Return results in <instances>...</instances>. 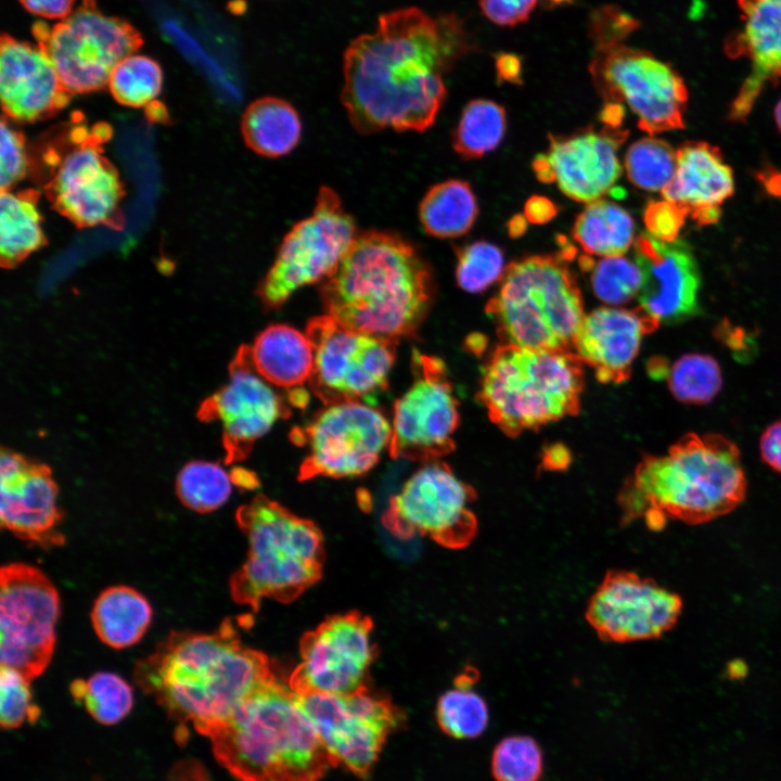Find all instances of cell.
<instances>
[{
  "label": "cell",
  "instance_id": "cell-3",
  "mask_svg": "<svg viewBox=\"0 0 781 781\" xmlns=\"http://www.w3.org/2000/svg\"><path fill=\"white\" fill-rule=\"evenodd\" d=\"M433 294L431 269L417 248L377 230L356 236L320 291L327 315L355 331L396 341L415 333Z\"/></svg>",
  "mask_w": 781,
  "mask_h": 781
},
{
  "label": "cell",
  "instance_id": "cell-8",
  "mask_svg": "<svg viewBox=\"0 0 781 781\" xmlns=\"http://www.w3.org/2000/svg\"><path fill=\"white\" fill-rule=\"evenodd\" d=\"M563 252V251H562ZM569 255H534L510 264L486 312L503 344L569 350L586 316Z\"/></svg>",
  "mask_w": 781,
  "mask_h": 781
},
{
  "label": "cell",
  "instance_id": "cell-16",
  "mask_svg": "<svg viewBox=\"0 0 781 781\" xmlns=\"http://www.w3.org/2000/svg\"><path fill=\"white\" fill-rule=\"evenodd\" d=\"M329 757L356 774L370 771L387 735L401 721L389 700L366 688L348 694H298Z\"/></svg>",
  "mask_w": 781,
  "mask_h": 781
},
{
  "label": "cell",
  "instance_id": "cell-27",
  "mask_svg": "<svg viewBox=\"0 0 781 781\" xmlns=\"http://www.w3.org/2000/svg\"><path fill=\"white\" fill-rule=\"evenodd\" d=\"M658 327L639 306L600 307L585 316L574 353L594 370L600 382L620 383L629 377L643 337Z\"/></svg>",
  "mask_w": 781,
  "mask_h": 781
},
{
  "label": "cell",
  "instance_id": "cell-12",
  "mask_svg": "<svg viewBox=\"0 0 781 781\" xmlns=\"http://www.w3.org/2000/svg\"><path fill=\"white\" fill-rule=\"evenodd\" d=\"M315 354L309 386L325 405L362 401L373 406L387 386L398 341L355 331L329 315L306 327Z\"/></svg>",
  "mask_w": 781,
  "mask_h": 781
},
{
  "label": "cell",
  "instance_id": "cell-41",
  "mask_svg": "<svg viewBox=\"0 0 781 781\" xmlns=\"http://www.w3.org/2000/svg\"><path fill=\"white\" fill-rule=\"evenodd\" d=\"M580 268L589 272L593 294L607 305H622L639 294L643 276L637 264L623 256L594 261L588 255L579 258Z\"/></svg>",
  "mask_w": 781,
  "mask_h": 781
},
{
  "label": "cell",
  "instance_id": "cell-31",
  "mask_svg": "<svg viewBox=\"0 0 781 781\" xmlns=\"http://www.w3.org/2000/svg\"><path fill=\"white\" fill-rule=\"evenodd\" d=\"M241 131L246 145L265 157L289 154L298 144L302 121L297 111L287 101L264 97L245 110Z\"/></svg>",
  "mask_w": 781,
  "mask_h": 781
},
{
  "label": "cell",
  "instance_id": "cell-47",
  "mask_svg": "<svg viewBox=\"0 0 781 781\" xmlns=\"http://www.w3.org/2000/svg\"><path fill=\"white\" fill-rule=\"evenodd\" d=\"M0 146L1 190H10L27 174L29 159L25 139L5 119L1 121Z\"/></svg>",
  "mask_w": 781,
  "mask_h": 781
},
{
  "label": "cell",
  "instance_id": "cell-37",
  "mask_svg": "<svg viewBox=\"0 0 781 781\" xmlns=\"http://www.w3.org/2000/svg\"><path fill=\"white\" fill-rule=\"evenodd\" d=\"M234 485L231 472L219 463L196 460L187 463L176 478L181 503L197 513H209L223 505Z\"/></svg>",
  "mask_w": 781,
  "mask_h": 781
},
{
  "label": "cell",
  "instance_id": "cell-20",
  "mask_svg": "<svg viewBox=\"0 0 781 781\" xmlns=\"http://www.w3.org/2000/svg\"><path fill=\"white\" fill-rule=\"evenodd\" d=\"M291 402L253 368L247 346L236 353L228 382L206 399L200 417L218 421L227 462L247 457L253 445L280 419L291 414Z\"/></svg>",
  "mask_w": 781,
  "mask_h": 781
},
{
  "label": "cell",
  "instance_id": "cell-11",
  "mask_svg": "<svg viewBox=\"0 0 781 781\" xmlns=\"http://www.w3.org/2000/svg\"><path fill=\"white\" fill-rule=\"evenodd\" d=\"M589 73L605 103L625 104L650 136L684 128V81L651 52L624 44L594 49Z\"/></svg>",
  "mask_w": 781,
  "mask_h": 781
},
{
  "label": "cell",
  "instance_id": "cell-48",
  "mask_svg": "<svg viewBox=\"0 0 781 781\" xmlns=\"http://www.w3.org/2000/svg\"><path fill=\"white\" fill-rule=\"evenodd\" d=\"M688 212L666 200L650 202L643 213V221L648 233L664 241L677 240L683 227Z\"/></svg>",
  "mask_w": 781,
  "mask_h": 781
},
{
  "label": "cell",
  "instance_id": "cell-33",
  "mask_svg": "<svg viewBox=\"0 0 781 781\" xmlns=\"http://www.w3.org/2000/svg\"><path fill=\"white\" fill-rule=\"evenodd\" d=\"M478 214L476 197L470 184L451 179L427 190L419 205L424 231L435 238L452 239L466 233Z\"/></svg>",
  "mask_w": 781,
  "mask_h": 781
},
{
  "label": "cell",
  "instance_id": "cell-4",
  "mask_svg": "<svg viewBox=\"0 0 781 781\" xmlns=\"http://www.w3.org/2000/svg\"><path fill=\"white\" fill-rule=\"evenodd\" d=\"M738 446L720 434L688 433L664 454L644 457L618 495L620 522L700 524L735 509L746 494Z\"/></svg>",
  "mask_w": 781,
  "mask_h": 781
},
{
  "label": "cell",
  "instance_id": "cell-54",
  "mask_svg": "<svg viewBox=\"0 0 781 781\" xmlns=\"http://www.w3.org/2000/svg\"><path fill=\"white\" fill-rule=\"evenodd\" d=\"M558 213L555 204L547 197L534 195L524 206L525 218L535 225L550 221Z\"/></svg>",
  "mask_w": 781,
  "mask_h": 781
},
{
  "label": "cell",
  "instance_id": "cell-50",
  "mask_svg": "<svg viewBox=\"0 0 781 781\" xmlns=\"http://www.w3.org/2000/svg\"><path fill=\"white\" fill-rule=\"evenodd\" d=\"M759 453L768 466L781 473V419L772 422L763 432Z\"/></svg>",
  "mask_w": 781,
  "mask_h": 781
},
{
  "label": "cell",
  "instance_id": "cell-5",
  "mask_svg": "<svg viewBox=\"0 0 781 781\" xmlns=\"http://www.w3.org/2000/svg\"><path fill=\"white\" fill-rule=\"evenodd\" d=\"M208 738L216 759L240 781H318L332 765L297 693L276 678Z\"/></svg>",
  "mask_w": 781,
  "mask_h": 781
},
{
  "label": "cell",
  "instance_id": "cell-23",
  "mask_svg": "<svg viewBox=\"0 0 781 781\" xmlns=\"http://www.w3.org/2000/svg\"><path fill=\"white\" fill-rule=\"evenodd\" d=\"M0 520L3 528L30 543L42 548L64 543L57 486L49 468L17 453L2 451Z\"/></svg>",
  "mask_w": 781,
  "mask_h": 781
},
{
  "label": "cell",
  "instance_id": "cell-28",
  "mask_svg": "<svg viewBox=\"0 0 781 781\" xmlns=\"http://www.w3.org/2000/svg\"><path fill=\"white\" fill-rule=\"evenodd\" d=\"M676 171L662 193L688 212L699 226L716 223L720 206L734 191L731 167L720 150L704 141H688L677 150Z\"/></svg>",
  "mask_w": 781,
  "mask_h": 781
},
{
  "label": "cell",
  "instance_id": "cell-39",
  "mask_svg": "<svg viewBox=\"0 0 781 781\" xmlns=\"http://www.w3.org/2000/svg\"><path fill=\"white\" fill-rule=\"evenodd\" d=\"M163 72L152 57L131 53L113 68L107 86L113 98L120 104L144 107L159 95Z\"/></svg>",
  "mask_w": 781,
  "mask_h": 781
},
{
  "label": "cell",
  "instance_id": "cell-7",
  "mask_svg": "<svg viewBox=\"0 0 781 781\" xmlns=\"http://www.w3.org/2000/svg\"><path fill=\"white\" fill-rule=\"evenodd\" d=\"M582 385L575 353L502 344L485 366L478 397L490 420L514 436L576 414Z\"/></svg>",
  "mask_w": 781,
  "mask_h": 781
},
{
  "label": "cell",
  "instance_id": "cell-26",
  "mask_svg": "<svg viewBox=\"0 0 781 781\" xmlns=\"http://www.w3.org/2000/svg\"><path fill=\"white\" fill-rule=\"evenodd\" d=\"M738 7L742 26L728 36L725 52L752 65L729 110L731 120L743 121L763 89L781 78V0H738Z\"/></svg>",
  "mask_w": 781,
  "mask_h": 781
},
{
  "label": "cell",
  "instance_id": "cell-15",
  "mask_svg": "<svg viewBox=\"0 0 781 781\" xmlns=\"http://www.w3.org/2000/svg\"><path fill=\"white\" fill-rule=\"evenodd\" d=\"M60 598L51 580L25 563L0 571V660L28 680L48 667L55 645Z\"/></svg>",
  "mask_w": 781,
  "mask_h": 781
},
{
  "label": "cell",
  "instance_id": "cell-22",
  "mask_svg": "<svg viewBox=\"0 0 781 781\" xmlns=\"http://www.w3.org/2000/svg\"><path fill=\"white\" fill-rule=\"evenodd\" d=\"M47 192L54 208L78 227L113 223L123 199L118 172L99 141L87 137L57 158Z\"/></svg>",
  "mask_w": 781,
  "mask_h": 781
},
{
  "label": "cell",
  "instance_id": "cell-36",
  "mask_svg": "<svg viewBox=\"0 0 781 781\" xmlns=\"http://www.w3.org/2000/svg\"><path fill=\"white\" fill-rule=\"evenodd\" d=\"M69 691L74 700L102 725L119 722L133 705L131 686L114 673L99 671L88 679H76L71 683Z\"/></svg>",
  "mask_w": 781,
  "mask_h": 781
},
{
  "label": "cell",
  "instance_id": "cell-56",
  "mask_svg": "<svg viewBox=\"0 0 781 781\" xmlns=\"http://www.w3.org/2000/svg\"><path fill=\"white\" fill-rule=\"evenodd\" d=\"M234 485L243 488H251L254 486L255 477L252 476L251 472L243 469H235L231 472Z\"/></svg>",
  "mask_w": 781,
  "mask_h": 781
},
{
  "label": "cell",
  "instance_id": "cell-14",
  "mask_svg": "<svg viewBox=\"0 0 781 781\" xmlns=\"http://www.w3.org/2000/svg\"><path fill=\"white\" fill-rule=\"evenodd\" d=\"M307 454L298 478L355 477L370 471L389 447L392 424L372 405L341 401L327 405L303 428L291 433Z\"/></svg>",
  "mask_w": 781,
  "mask_h": 781
},
{
  "label": "cell",
  "instance_id": "cell-40",
  "mask_svg": "<svg viewBox=\"0 0 781 781\" xmlns=\"http://www.w3.org/2000/svg\"><path fill=\"white\" fill-rule=\"evenodd\" d=\"M436 720L440 729L454 739H474L487 728L489 709L486 701L473 687L453 683L436 704Z\"/></svg>",
  "mask_w": 781,
  "mask_h": 781
},
{
  "label": "cell",
  "instance_id": "cell-58",
  "mask_svg": "<svg viewBox=\"0 0 781 781\" xmlns=\"http://www.w3.org/2000/svg\"><path fill=\"white\" fill-rule=\"evenodd\" d=\"M576 0H542L543 5L548 9L560 7V5H568L573 4Z\"/></svg>",
  "mask_w": 781,
  "mask_h": 781
},
{
  "label": "cell",
  "instance_id": "cell-17",
  "mask_svg": "<svg viewBox=\"0 0 781 781\" xmlns=\"http://www.w3.org/2000/svg\"><path fill=\"white\" fill-rule=\"evenodd\" d=\"M413 382L394 405L389 454L430 462L454 448L459 425L458 402L444 362L414 349Z\"/></svg>",
  "mask_w": 781,
  "mask_h": 781
},
{
  "label": "cell",
  "instance_id": "cell-19",
  "mask_svg": "<svg viewBox=\"0 0 781 781\" xmlns=\"http://www.w3.org/2000/svg\"><path fill=\"white\" fill-rule=\"evenodd\" d=\"M681 607V599L654 580L613 569L590 597L585 617L601 640L624 643L661 637Z\"/></svg>",
  "mask_w": 781,
  "mask_h": 781
},
{
  "label": "cell",
  "instance_id": "cell-52",
  "mask_svg": "<svg viewBox=\"0 0 781 781\" xmlns=\"http://www.w3.org/2000/svg\"><path fill=\"white\" fill-rule=\"evenodd\" d=\"M167 781H213L203 764L194 758L176 763L167 774Z\"/></svg>",
  "mask_w": 781,
  "mask_h": 781
},
{
  "label": "cell",
  "instance_id": "cell-49",
  "mask_svg": "<svg viewBox=\"0 0 781 781\" xmlns=\"http://www.w3.org/2000/svg\"><path fill=\"white\" fill-rule=\"evenodd\" d=\"M538 0H479L483 14L492 23L514 27L526 22Z\"/></svg>",
  "mask_w": 781,
  "mask_h": 781
},
{
  "label": "cell",
  "instance_id": "cell-18",
  "mask_svg": "<svg viewBox=\"0 0 781 781\" xmlns=\"http://www.w3.org/2000/svg\"><path fill=\"white\" fill-rule=\"evenodd\" d=\"M375 652L370 618L357 612L329 617L304 636L290 687L298 694L363 689Z\"/></svg>",
  "mask_w": 781,
  "mask_h": 781
},
{
  "label": "cell",
  "instance_id": "cell-6",
  "mask_svg": "<svg viewBox=\"0 0 781 781\" xmlns=\"http://www.w3.org/2000/svg\"><path fill=\"white\" fill-rule=\"evenodd\" d=\"M236 521L248 551L230 580L235 602L254 609L264 599L287 602L321 577L323 538L312 522L265 496L242 505Z\"/></svg>",
  "mask_w": 781,
  "mask_h": 781
},
{
  "label": "cell",
  "instance_id": "cell-10",
  "mask_svg": "<svg viewBox=\"0 0 781 781\" xmlns=\"http://www.w3.org/2000/svg\"><path fill=\"white\" fill-rule=\"evenodd\" d=\"M34 36L69 94L107 86L117 63L137 52L142 44L136 28L124 20L104 14L92 0H84L52 27L36 23Z\"/></svg>",
  "mask_w": 781,
  "mask_h": 781
},
{
  "label": "cell",
  "instance_id": "cell-53",
  "mask_svg": "<svg viewBox=\"0 0 781 781\" xmlns=\"http://www.w3.org/2000/svg\"><path fill=\"white\" fill-rule=\"evenodd\" d=\"M495 68L499 81L522 84V60L517 54L511 52L495 54Z\"/></svg>",
  "mask_w": 781,
  "mask_h": 781
},
{
  "label": "cell",
  "instance_id": "cell-34",
  "mask_svg": "<svg viewBox=\"0 0 781 781\" xmlns=\"http://www.w3.org/2000/svg\"><path fill=\"white\" fill-rule=\"evenodd\" d=\"M41 221L34 193L1 190L0 257L3 266L18 264L44 244Z\"/></svg>",
  "mask_w": 781,
  "mask_h": 781
},
{
  "label": "cell",
  "instance_id": "cell-35",
  "mask_svg": "<svg viewBox=\"0 0 781 781\" xmlns=\"http://www.w3.org/2000/svg\"><path fill=\"white\" fill-rule=\"evenodd\" d=\"M507 128L504 108L496 102L477 99L462 111L452 145L464 158L482 157L501 142Z\"/></svg>",
  "mask_w": 781,
  "mask_h": 781
},
{
  "label": "cell",
  "instance_id": "cell-24",
  "mask_svg": "<svg viewBox=\"0 0 781 781\" xmlns=\"http://www.w3.org/2000/svg\"><path fill=\"white\" fill-rule=\"evenodd\" d=\"M643 281L639 307L660 324H675L697 311L701 274L690 245L641 233L633 242Z\"/></svg>",
  "mask_w": 781,
  "mask_h": 781
},
{
  "label": "cell",
  "instance_id": "cell-32",
  "mask_svg": "<svg viewBox=\"0 0 781 781\" xmlns=\"http://www.w3.org/2000/svg\"><path fill=\"white\" fill-rule=\"evenodd\" d=\"M573 236L587 255L623 256L635 242V222L622 206L601 199L577 216Z\"/></svg>",
  "mask_w": 781,
  "mask_h": 781
},
{
  "label": "cell",
  "instance_id": "cell-46",
  "mask_svg": "<svg viewBox=\"0 0 781 781\" xmlns=\"http://www.w3.org/2000/svg\"><path fill=\"white\" fill-rule=\"evenodd\" d=\"M639 26V21L618 5L605 4L591 11L588 35L594 49H603L623 44Z\"/></svg>",
  "mask_w": 781,
  "mask_h": 781
},
{
  "label": "cell",
  "instance_id": "cell-9",
  "mask_svg": "<svg viewBox=\"0 0 781 781\" xmlns=\"http://www.w3.org/2000/svg\"><path fill=\"white\" fill-rule=\"evenodd\" d=\"M357 235L354 218L337 193L322 187L312 213L285 234L261 280L257 294L263 304L277 308L299 289L327 280Z\"/></svg>",
  "mask_w": 781,
  "mask_h": 781
},
{
  "label": "cell",
  "instance_id": "cell-57",
  "mask_svg": "<svg viewBox=\"0 0 781 781\" xmlns=\"http://www.w3.org/2000/svg\"><path fill=\"white\" fill-rule=\"evenodd\" d=\"M509 233L511 236L521 235L526 229V221L523 216H515L509 222Z\"/></svg>",
  "mask_w": 781,
  "mask_h": 781
},
{
  "label": "cell",
  "instance_id": "cell-25",
  "mask_svg": "<svg viewBox=\"0 0 781 781\" xmlns=\"http://www.w3.org/2000/svg\"><path fill=\"white\" fill-rule=\"evenodd\" d=\"M69 93L41 46L9 35L0 42V99L15 121H36L61 110Z\"/></svg>",
  "mask_w": 781,
  "mask_h": 781
},
{
  "label": "cell",
  "instance_id": "cell-29",
  "mask_svg": "<svg viewBox=\"0 0 781 781\" xmlns=\"http://www.w3.org/2000/svg\"><path fill=\"white\" fill-rule=\"evenodd\" d=\"M255 371L277 388L286 390L294 404L305 392L313 370V346L306 332L287 324H272L247 346Z\"/></svg>",
  "mask_w": 781,
  "mask_h": 781
},
{
  "label": "cell",
  "instance_id": "cell-2",
  "mask_svg": "<svg viewBox=\"0 0 781 781\" xmlns=\"http://www.w3.org/2000/svg\"><path fill=\"white\" fill-rule=\"evenodd\" d=\"M274 678L268 658L246 646L229 620L213 632H170L133 671L174 720L206 737Z\"/></svg>",
  "mask_w": 781,
  "mask_h": 781
},
{
  "label": "cell",
  "instance_id": "cell-1",
  "mask_svg": "<svg viewBox=\"0 0 781 781\" xmlns=\"http://www.w3.org/2000/svg\"><path fill=\"white\" fill-rule=\"evenodd\" d=\"M474 48L454 13L433 17L408 7L379 17L343 57L342 103L361 133L423 131L446 97L443 75Z\"/></svg>",
  "mask_w": 781,
  "mask_h": 781
},
{
  "label": "cell",
  "instance_id": "cell-45",
  "mask_svg": "<svg viewBox=\"0 0 781 781\" xmlns=\"http://www.w3.org/2000/svg\"><path fill=\"white\" fill-rule=\"evenodd\" d=\"M30 680L18 670L0 667V722L3 729H15L24 722H35L40 709L33 701Z\"/></svg>",
  "mask_w": 781,
  "mask_h": 781
},
{
  "label": "cell",
  "instance_id": "cell-43",
  "mask_svg": "<svg viewBox=\"0 0 781 781\" xmlns=\"http://www.w3.org/2000/svg\"><path fill=\"white\" fill-rule=\"evenodd\" d=\"M542 769V751L528 735L502 739L491 756V773L496 781H539Z\"/></svg>",
  "mask_w": 781,
  "mask_h": 781
},
{
  "label": "cell",
  "instance_id": "cell-42",
  "mask_svg": "<svg viewBox=\"0 0 781 781\" xmlns=\"http://www.w3.org/2000/svg\"><path fill=\"white\" fill-rule=\"evenodd\" d=\"M677 166L676 151L665 141L641 138L627 150L624 167L632 184L645 191H663Z\"/></svg>",
  "mask_w": 781,
  "mask_h": 781
},
{
  "label": "cell",
  "instance_id": "cell-30",
  "mask_svg": "<svg viewBox=\"0 0 781 781\" xmlns=\"http://www.w3.org/2000/svg\"><path fill=\"white\" fill-rule=\"evenodd\" d=\"M148 599L132 587L117 585L103 590L91 610V623L98 638L113 649L139 642L152 620Z\"/></svg>",
  "mask_w": 781,
  "mask_h": 781
},
{
  "label": "cell",
  "instance_id": "cell-38",
  "mask_svg": "<svg viewBox=\"0 0 781 781\" xmlns=\"http://www.w3.org/2000/svg\"><path fill=\"white\" fill-rule=\"evenodd\" d=\"M667 384L678 401L701 406L718 395L722 386V373L714 357L688 353L680 356L668 370Z\"/></svg>",
  "mask_w": 781,
  "mask_h": 781
},
{
  "label": "cell",
  "instance_id": "cell-13",
  "mask_svg": "<svg viewBox=\"0 0 781 781\" xmlns=\"http://www.w3.org/2000/svg\"><path fill=\"white\" fill-rule=\"evenodd\" d=\"M475 500L472 486L446 463L434 460L425 462L390 498L383 522L400 538L423 536L443 547L461 549L477 535Z\"/></svg>",
  "mask_w": 781,
  "mask_h": 781
},
{
  "label": "cell",
  "instance_id": "cell-44",
  "mask_svg": "<svg viewBox=\"0 0 781 781\" xmlns=\"http://www.w3.org/2000/svg\"><path fill=\"white\" fill-rule=\"evenodd\" d=\"M456 279L470 293H478L499 279L504 271L502 251L486 241H476L457 249Z\"/></svg>",
  "mask_w": 781,
  "mask_h": 781
},
{
  "label": "cell",
  "instance_id": "cell-21",
  "mask_svg": "<svg viewBox=\"0 0 781 781\" xmlns=\"http://www.w3.org/2000/svg\"><path fill=\"white\" fill-rule=\"evenodd\" d=\"M628 130L604 125L571 135L549 136V148L533 169L541 182H555L567 197L581 203L601 200L622 175L618 150Z\"/></svg>",
  "mask_w": 781,
  "mask_h": 781
},
{
  "label": "cell",
  "instance_id": "cell-51",
  "mask_svg": "<svg viewBox=\"0 0 781 781\" xmlns=\"http://www.w3.org/2000/svg\"><path fill=\"white\" fill-rule=\"evenodd\" d=\"M23 7L30 13L49 18L64 20L73 11L75 0H20Z\"/></svg>",
  "mask_w": 781,
  "mask_h": 781
},
{
  "label": "cell",
  "instance_id": "cell-59",
  "mask_svg": "<svg viewBox=\"0 0 781 781\" xmlns=\"http://www.w3.org/2000/svg\"><path fill=\"white\" fill-rule=\"evenodd\" d=\"M774 119H776L777 127L781 132V99L779 100V102L777 103L776 108H774Z\"/></svg>",
  "mask_w": 781,
  "mask_h": 781
},
{
  "label": "cell",
  "instance_id": "cell-55",
  "mask_svg": "<svg viewBox=\"0 0 781 781\" xmlns=\"http://www.w3.org/2000/svg\"><path fill=\"white\" fill-rule=\"evenodd\" d=\"M758 181L771 195L781 197V171L773 167H766L756 174Z\"/></svg>",
  "mask_w": 781,
  "mask_h": 781
}]
</instances>
